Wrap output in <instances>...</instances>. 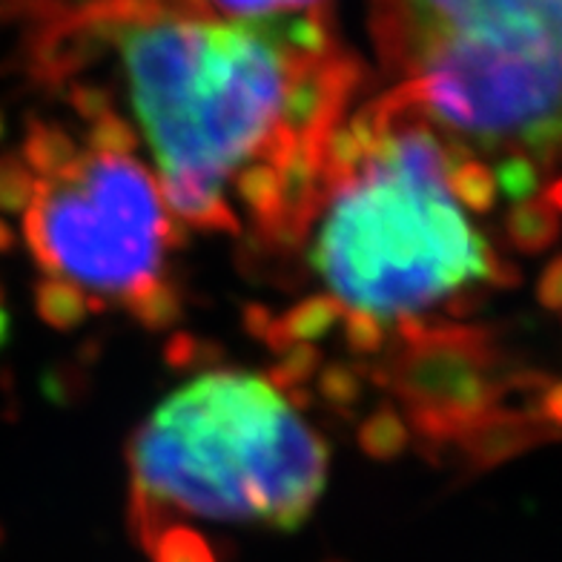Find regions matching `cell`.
<instances>
[{"label":"cell","mask_w":562,"mask_h":562,"mask_svg":"<svg viewBox=\"0 0 562 562\" xmlns=\"http://www.w3.org/2000/svg\"><path fill=\"white\" fill-rule=\"evenodd\" d=\"M81 153L44 164L26 210L41 270L95 304L156 302L172 245L170 207L156 176L101 121Z\"/></svg>","instance_id":"cell-5"},{"label":"cell","mask_w":562,"mask_h":562,"mask_svg":"<svg viewBox=\"0 0 562 562\" xmlns=\"http://www.w3.org/2000/svg\"><path fill=\"white\" fill-rule=\"evenodd\" d=\"M330 451L267 379L210 370L172 391L130 445L133 522L172 519L293 531L325 494Z\"/></svg>","instance_id":"cell-4"},{"label":"cell","mask_w":562,"mask_h":562,"mask_svg":"<svg viewBox=\"0 0 562 562\" xmlns=\"http://www.w3.org/2000/svg\"><path fill=\"white\" fill-rule=\"evenodd\" d=\"M459 164L425 121L385 95L336 133L311 215V265L359 325H414L505 279L468 215Z\"/></svg>","instance_id":"cell-2"},{"label":"cell","mask_w":562,"mask_h":562,"mask_svg":"<svg viewBox=\"0 0 562 562\" xmlns=\"http://www.w3.org/2000/svg\"><path fill=\"white\" fill-rule=\"evenodd\" d=\"M37 72L106 75L176 218L276 241L307 233L362 69L330 12L222 21L147 0L30 15Z\"/></svg>","instance_id":"cell-1"},{"label":"cell","mask_w":562,"mask_h":562,"mask_svg":"<svg viewBox=\"0 0 562 562\" xmlns=\"http://www.w3.org/2000/svg\"><path fill=\"white\" fill-rule=\"evenodd\" d=\"M510 224L514 238L526 247H546L557 236V218L548 204H522Z\"/></svg>","instance_id":"cell-7"},{"label":"cell","mask_w":562,"mask_h":562,"mask_svg":"<svg viewBox=\"0 0 562 562\" xmlns=\"http://www.w3.org/2000/svg\"><path fill=\"white\" fill-rule=\"evenodd\" d=\"M75 0H18V7L26 15L44 12V9L64 7ZM147 3H161V7L187 9L199 15L222 18V21H265V18L281 15H311V12H330V0H147Z\"/></svg>","instance_id":"cell-6"},{"label":"cell","mask_w":562,"mask_h":562,"mask_svg":"<svg viewBox=\"0 0 562 562\" xmlns=\"http://www.w3.org/2000/svg\"><path fill=\"white\" fill-rule=\"evenodd\" d=\"M551 199H554L557 204H560V207H562V184H557L554 190H551Z\"/></svg>","instance_id":"cell-9"},{"label":"cell","mask_w":562,"mask_h":562,"mask_svg":"<svg viewBox=\"0 0 562 562\" xmlns=\"http://www.w3.org/2000/svg\"><path fill=\"white\" fill-rule=\"evenodd\" d=\"M385 98L496 190L526 199L562 158V0H368Z\"/></svg>","instance_id":"cell-3"},{"label":"cell","mask_w":562,"mask_h":562,"mask_svg":"<svg viewBox=\"0 0 562 562\" xmlns=\"http://www.w3.org/2000/svg\"><path fill=\"white\" fill-rule=\"evenodd\" d=\"M542 299L551 307H560L562 311V259L551 265V270L546 273V284H542Z\"/></svg>","instance_id":"cell-8"}]
</instances>
